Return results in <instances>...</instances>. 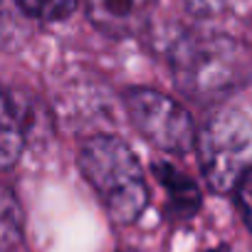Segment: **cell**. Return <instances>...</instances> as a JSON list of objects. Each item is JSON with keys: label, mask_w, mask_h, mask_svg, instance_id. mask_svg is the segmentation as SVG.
I'll return each mask as SVG.
<instances>
[{"label": "cell", "mask_w": 252, "mask_h": 252, "mask_svg": "<svg viewBox=\"0 0 252 252\" xmlns=\"http://www.w3.org/2000/svg\"><path fill=\"white\" fill-rule=\"evenodd\" d=\"M154 173H156L158 183L166 190L168 210L173 213V218H190V215L198 213V208H200V190H198V186L183 171H178L173 163L158 161V163H154Z\"/></svg>", "instance_id": "obj_6"}, {"label": "cell", "mask_w": 252, "mask_h": 252, "mask_svg": "<svg viewBox=\"0 0 252 252\" xmlns=\"http://www.w3.org/2000/svg\"><path fill=\"white\" fill-rule=\"evenodd\" d=\"M124 106L134 129L166 154H188L195 141V124L188 109L151 87H134L124 94Z\"/></svg>", "instance_id": "obj_4"}, {"label": "cell", "mask_w": 252, "mask_h": 252, "mask_svg": "<svg viewBox=\"0 0 252 252\" xmlns=\"http://www.w3.org/2000/svg\"><path fill=\"white\" fill-rule=\"evenodd\" d=\"M89 20L111 37L136 35L151 13L154 0H84Z\"/></svg>", "instance_id": "obj_5"}, {"label": "cell", "mask_w": 252, "mask_h": 252, "mask_svg": "<svg viewBox=\"0 0 252 252\" xmlns=\"http://www.w3.org/2000/svg\"><path fill=\"white\" fill-rule=\"evenodd\" d=\"M210 252H225V250H222V247H220V250H210Z\"/></svg>", "instance_id": "obj_11"}, {"label": "cell", "mask_w": 252, "mask_h": 252, "mask_svg": "<svg viewBox=\"0 0 252 252\" xmlns=\"http://www.w3.org/2000/svg\"><path fill=\"white\" fill-rule=\"evenodd\" d=\"M23 227H25V215L18 195L5 183H0V252H10L13 247L20 245Z\"/></svg>", "instance_id": "obj_9"}, {"label": "cell", "mask_w": 252, "mask_h": 252, "mask_svg": "<svg viewBox=\"0 0 252 252\" xmlns=\"http://www.w3.org/2000/svg\"><path fill=\"white\" fill-rule=\"evenodd\" d=\"M25 151V131L10 94L0 87V171L13 168Z\"/></svg>", "instance_id": "obj_7"}, {"label": "cell", "mask_w": 252, "mask_h": 252, "mask_svg": "<svg viewBox=\"0 0 252 252\" xmlns=\"http://www.w3.org/2000/svg\"><path fill=\"white\" fill-rule=\"evenodd\" d=\"M79 0H18L20 10L30 20L40 23H62L77 10Z\"/></svg>", "instance_id": "obj_10"}, {"label": "cell", "mask_w": 252, "mask_h": 252, "mask_svg": "<svg viewBox=\"0 0 252 252\" xmlns=\"http://www.w3.org/2000/svg\"><path fill=\"white\" fill-rule=\"evenodd\" d=\"M32 35L30 18L20 10L18 0H0V52L20 50Z\"/></svg>", "instance_id": "obj_8"}, {"label": "cell", "mask_w": 252, "mask_h": 252, "mask_svg": "<svg viewBox=\"0 0 252 252\" xmlns=\"http://www.w3.org/2000/svg\"><path fill=\"white\" fill-rule=\"evenodd\" d=\"M79 168L114 222L131 225L141 218L149 205V186L129 144L116 136H94L79 151Z\"/></svg>", "instance_id": "obj_1"}, {"label": "cell", "mask_w": 252, "mask_h": 252, "mask_svg": "<svg viewBox=\"0 0 252 252\" xmlns=\"http://www.w3.org/2000/svg\"><path fill=\"white\" fill-rule=\"evenodd\" d=\"M193 149L208 186L215 193H232L240 178L250 173L252 129L247 111L232 104L220 106L195 136Z\"/></svg>", "instance_id": "obj_3"}, {"label": "cell", "mask_w": 252, "mask_h": 252, "mask_svg": "<svg viewBox=\"0 0 252 252\" xmlns=\"http://www.w3.org/2000/svg\"><path fill=\"white\" fill-rule=\"evenodd\" d=\"M247 47L225 32H190L171 52L178 87L195 99H215L245 82Z\"/></svg>", "instance_id": "obj_2"}]
</instances>
